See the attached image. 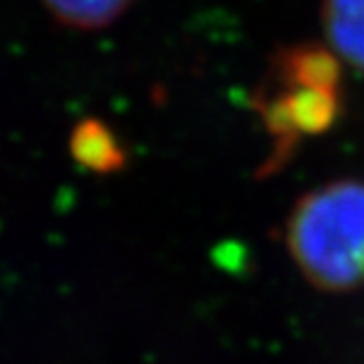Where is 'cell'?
Here are the masks:
<instances>
[{"label": "cell", "instance_id": "3957f363", "mask_svg": "<svg viewBox=\"0 0 364 364\" xmlns=\"http://www.w3.org/2000/svg\"><path fill=\"white\" fill-rule=\"evenodd\" d=\"M68 154L82 169L97 176H112L125 169L127 149L114 129L97 117L77 121L68 136Z\"/></svg>", "mask_w": 364, "mask_h": 364}, {"label": "cell", "instance_id": "6da1fadb", "mask_svg": "<svg viewBox=\"0 0 364 364\" xmlns=\"http://www.w3.org/2000/svg\"><path fill=\"white\" fill-rule=\"evenodd\" d=\"M329 46L305 42L279 48L264 82L250 97L270 136V156L262 176L279 171L294 149L311 136L327 134L343 114V66Z\"/></svg>", "mask_w": 364, "mask_h": 364}, {"label": "cell", "instance_id": "277c9868", "mask_svg": "<svg viewBox=\"0 0 364 364\" xmlns=\"http://www.w3.org/2000/svg\"><path fill=\"white\" fill-rule=\"evenodd\" d=\"M321 24L327 46L364 73V0H323Z\"/></svg>", "mask_w": 364, "mask_h": 364}, {"label": "cell", "instance_id": "5b68a950", "mask_svg": "<svg viewBox=\"0 0 364 364\" xmlns=\"http://www.w3.org/2000/svg\"><path fill=\"white\" fill-rule=\"evenodd\" d=\"M58 24L73 31H99L114 24L136 0H40Z\"/></svg>", "mask_w": 364, "mask_h": 364}, {"label": "cell", "instance_id": "7a4b0ae2", "mask_svg": "<svg viewBox=\"0 0 364 364\" xmlns=\"http://www.w3.org/2000/svg\"><path fill=\"white\" fill-rule=\"evenodd\" d=\"M283 242L301 277L321 292L364 285V180L341 178L303 193L285 218Z\"/></svg>", "mask_w": 364, "mask_h": 364}]
</instances>
